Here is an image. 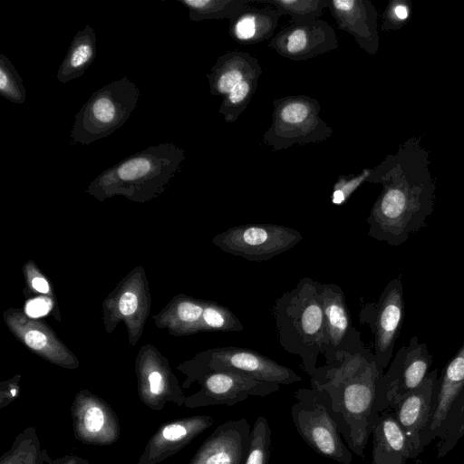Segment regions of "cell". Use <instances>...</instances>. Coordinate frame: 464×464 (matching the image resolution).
I'll list each match as a JSON object with an SVG mask.
<instances>
[{
  "label": "cell",
  "instance_id": "1",
  "mask_svg": "<svg viewBox=\"0 0 464 464\" xmlns=\"http://www.w3.org/2000/svg\"><path fill=\"white\" fill-rule=\"evenodd\" d=\"M381 373L374 353L354 329L333 362L318 366L311 388L325 393L349 450L362 457L377 414V382Z\"/></svg>",
  "mask_w": 464,
  "mask_h": 464
},
{
  "label": "cell",
  "instance_id": "2",
  "mask_svg": "<svg viewBox=\"0 0 464 464\" xmlns=\"http://www.w3.org/2000/svg\"><path fill=\"white\" fill-rule=\"evenodd\" d=\"M273 315L280 346L301 359L303 370L311 378L318 367V356H324L328 350L320 282L300 279L276 299Z\"/></svg>",
  "mask_w": 464,
  "mask_h": 464
},
{
  "label": "cell",
  "instance_id": "3",
  "mask_svg": "<svg viewBox=\"0 0 464 464\" xmlns=\"http://www.w3.org/2000/svg\"><path fill=\"white\" fill-rule=\"evenodd\" d=\"M185 150L169 142L152 145L106 169L89 186L97 196L146 197L160 192L180 170Z\"/></svg>",
  "mask_w": 464,
  "mask_h": 464
},
{
  "label": "cell",
  "instance_id": "4",
  "mask_svg": "<svg viewBox=\"0 0 464 464\" xmlns=\"http://www.w3.org/2000/svg\"><path fill=\"white\" fill-rule=\"evenodd\" d=\"M139 97V88L126 76L97 90L75 115L72 141L89 145L111 135L130 117Z\"/></svg>",
  "mask_w": 464,
  "mask_h": 464
},
{
  "label": "cell",
  "instance_id": "5",
  "mask_svg": "<svg viewBox=\"0 0 464 464\" xmlns=\"http://www.w3.org/2000/svg\"><path fill=\"white\" fill-rule=\"evenodd\" d=\"M272 121L263 142L272 151L294 145L319 143L331 138L333 129L321 117L319 102L307 95H288L273 102Z\"/></svg>",
  "mask_w": 464,
  "mask_h": 464
},
{
  "label": "cell",
  "instance_id": "6",
  "mask_svg": "<svg viewBox=\"0 0 464 464\" xmlns=\"http://www.w3.org/2000/svg\"><path fill=\"white\" fill-rule=\"evenodd\" d=\"M429 197L413 194L401 186H389L374 203L366 221L368 236L391 246L403 244L425 227L431 213Z\"/></svg>",
  "mask_w": 464,
  "mask_h": 464
},
{
  "label": "cell",
  "instance_id": "7",
  "mask_svg": "<svg viewBox=\"0 0 464 464\" xmlns=\"http://www.w3.org/2000/svg\"><path fill=\"white\" fill-rule=\"evenodd\" d=\"M292 420L303 440L318 455L339 464H352L353 454L339 430L325 393L314 388L295 392Z\"/></svg>",
  "mask_w": 464,
  "mask_h": 464
},
{
  "label": "cell",
  "instance_id": "8",
  "mask_svg": "<svg viewBox=\"0 0 464 464\" xmlns=\"http://www.w3.org/2000/svg\"><path fill=\"white\" fill-rule=\"evenodd\" d=\"M262 74L258 59L234 50L220 55L207 79L210 93L221 96L218 112L227 123L237 121L252 100Z\"/></svg>",
  "mask_w": 464,
  "mask_h": 464
},
{
  "label": "cell",
  "instance_id": "9",
  "mask_svg": "<svg viewBox=\"0 0 464 464\" xmlns=\"http://www.w3.org/2000/svg\"><path fill=\"white\" fill-rule=\"evenodd\" d=\"M303 239L295 228L269 223H250L228 227L213 243L222 251L248 261L269 260Z\"/></svg>",
  "mask_w": 464,
  "mask_h": 464
},
{
  "label": "cell",
  "instance_id": "10",
  "mask_svg": "<svg viewBox=\"0 0 464 464\" xmlns=\"http://www.w3.org/2000/svg\"><path fill=\"white\" fill-rule=\"evenodd\" d=\"M433 358L428 346L417 336L396 353L388 371L380 375L376 388V412L390 410L403 396L416 389L429 373Z\"/></svg>",
  "mask_w": 464,
  "mask_h": 464
},
{
  "label": "cell",
  "instance_id": "11",
  "mask_svg": "<svg viewBox=\"0 0 464 464\" xmlns=\"http://www.w3.org/2000/svg\"><path fill=\"white\" fill-rule=\"evenodd\" d=\"M361 324H368L373 335L374 355L381 373L388 366L404 316L401 276L391 280L376 302L365 303L359 313Z\"/></svg>",
  "mask_w": 464,
  "mask_h": 464
},
{
  "label": "cell",
  "instance_id": "12",
  "mask_svg": "<svg viewBox=\"0 0 464 464\" xmlns=\"http://www.w3.org/2000/svg\"><path fill=\"white\" fill-rule=\"evenodd\" d=\"M218 371L239 372L278 385H290L302 381V377L295 372L275 360L256 351L235 346L206 352L194 373L196 377L201 378L208 372Z\"/></svg>",
  "mask_w": 464,
  "mask_h": 464
},
{
  "label": "cell",
  "instance_id": "13",
  "mask_svg": "<svg viewBox=\"0 0 464 464\" xmlns=\"http://www.w3.org/2000/svg\"><path fill=\"white\" fill-rule=\"evenodd\" d=\"M201 389L186 398L188 408L226 405L234 406L249 396L265 397L277 392L280 385L256 380L243 373L218 371L200 378Z\"/></svg>",
  "mask_w": 464,
  "mask_h": 464
},
{
  "label": "cell",
  "instance_id": "14",
  "mask_svg": "<svg viewBox=\"0 0 464 464\" xmlns=\"http://www.w3.org/2000/svg\"><path fill=\"white\" fill-rule=\"evenodd\" d=\"M268 46L284 58L300 62L335 50L339 42L333 26L318 19L283 27L269 41Z\"/></svg>",
  "mask_w": 464,
  "mask_h": 464
},
{
  "label": "cell",
  "instance_id": "15",
  "mask_svg": "<svg viewBox=\"0 0 464 464\" xmlns=\"http://www.w3.org/2000/svg\"><path fill=\"white\" fill-rule=\"evenodd\" d=\"M71 410L77 440L92 445H111L118 440V418L102 399L89 393H78Z\"/></svg>",
  "mask_w": 464,
  "mask_h": 464
},
{
  "label": "cell",
  "instance_id": "16",
  "mask_svg": "<svg viewBox=\"0 0 464 464\" xmlns=\"http://www.w3.org/2000/svg\"><path fill=\"white\" fill-rule=\"evenodd\" d=\"M251 429L245 418L226 420L204 440L188 464H245Z\"/></svg>",
  "mask_w": 464,
  "mask_h": 464
},
{
  "label": "cell",
  "instance_id": "17",
  "mask_svg": "<svg viewBox=\"0 0 464 464\" xmlns=\"http://www.w3.org/2000/svg\"><path fill=\"white\" fill-rule=\"evenodd\" d=\"M437 381L438 370L429 372L416 389L403 396L389 410L393 412L417 455L423 450L420 435L431 418Z\"/></svg>",
  "mask_w": 464,
  "mask_h": 464
},
{
  "label": "cell",
  "instance_id": "18",
  "mask_svg": "<svg viewBox=\"0 0 464 464\" xmlns=\"http://www.w3.org/2000/svg\"><path fill=\"white\" fill-rule=\"evenodd\" d=\"M215 422L208 415H195L160 426L151 436L138 464H157L189 444Z\"/></svg>",
  "mask_w": 464,
  "mask_h": 464
},
{
  "label": "cell",
  "instance_id": "19",
  "mask_svg": "<svg viewBox=\"0 0 464 464\" xmlns=\"http://www.w3.org/2000/svg\"><path fill=\"white\" fill-rule=\"evenodd\" d=\"M464 388V343L437 381L430 423L420 435L421 447L438 437L451 407Z\"/></svg>",
  "mask_w": 464,
  "mask_h": 464
},
{
  "label": "cell",
  "instance_id": "20",
  "mask_svg": "<svg viewBox=\"0 0 464 464\" xmlns=\"http://www.w3.org/2000/svg\"><path fill=\"white\" fill-rule=\"evenodd\" d=\"M371 435V464H406L409 459L418 456L392 411L376 414Z\"/></svg>",
  "mask_w": 464,
  "mask_h": 464
},
{
  "label": "cell",
  "instance_id": "21",
  "mask_svg": "<svg viewBox=\"0 0 464 464\" xmlns=\"http://www.w3.org/2000/svg\"><path fill=\"white\" fill-rule=\"evenodd\" d=\"M320 296L324 316L328 350L325 362L334 361L355 329L342 288L336 284L320 283Z\"/></svg>",
  "mask_w": 464,
  "mask_h": 464
},
{
  "label": "cell",
  "instance_id": "22",
  "mask_svg": "<svg viewBox=\"0 0 464 464\" xmlns=\"http://www.w3.org/2000/svg\"><path fill=\"white\" fill-rule=\"evenodd\" d=\"M328 9L339 29L353 36L359 46L366 52H375V14L369 1L330 0Z\"/></svg>",
  "mask_w": 464,
  "mask_h": 464
},
{
  "label": "cell",
  "instance_id": "23",
  "mask_svg": "<svg viewBox=\"0 0 464 464\" xmlns=\"http://www.w3.org/2000/svg\"><path fill=\"white\" fill-rule=\"evenodd\" d=\"M280 15L270 6L246 5L229 20V36L240 44H256L272 39L279 26Z\"/></svg>",
  "mask_w": 464,
  "mask_h": 464
},
{
  "label": "cell",
  "instance_id": "24",
  "mask_svg": "<svg viewBox=\"0 0 464 464\" xmlns=\"http://www.w3.org/2000/svg\"><path fill=\"white\" fill-rule=\"evenodd\" d=\"M96 34L87 24L73 36L57 71V80L66 83L82 76L96 57Z\"/></svg>",
  "mask_w": 464,
  "mask_h": 464
},
{
  "label": "cell",
  "instance_id": "25",
  "mask_svg": "<svg viewBox=\"0 0 464 464\" xmlns=\"http://www.w3.org/2000/svg\"><path fill=\"white\" fill-rule=\"evenodd\" d=\"M188 10L192 22L232 19L253 0H178Z\"/></svg>",
  "mask_w": 464,
  "mask_h": 464
},
{
  "label": "cell",
  "instance_id": "26",
  "mask_svg": "<svg viewBox=\"0 0 464 464\" xmlns=\"http://www.w3.org/2000/svg\"><path fill=\"white\" fill-rule=\"evenodd\" d=\"M274 7L280 16L289 15L291 24H298L318 20L330 0H253Z\"/></svg>",
  "mask_w": 464,
  "mask_h": 464
},
{
  "label": "cell",
  "instance_id": "27",
  "mask_svg": "<svg viewBox=\"0 0 464 464\" xmlns=\"http://www.w3.org/2000/svg\"><path fill=\"white\" fill-rule=\"evenodd\" d=\"M458 400L460 407H459L458 401H455L438 435L440 438L438 445L439 458L443 457L450 450L464 433V388Z\"/></svg>",
  "mask_w": 464,
  "mask_h": 464
},
{
  "label": "cell",
  "instance_id": "28",
  "mask_svg": "<svg viewBox=\"0 0 464 464\" xmlns=\"http://www.w3.org/2000/svg\"><path fill=\"white\" fill-rule=\"evenodd\" d=\"M272 430L264 416L256 419L251 429L250 447L245 464H269Z\"/></svg>",
  "mask_w": 464,
  "mask_h": 464
},
{
  "label": "cell",
  "instance_id": "29",
  "mask_svg": "<svg viewBox=\"0 0 464 464\" xmlns=\"http://www.w3.org/2000/svg\"><path fill=\"white\" fill-rule=\"evenodd\" d=\"M201 326L205 330L241 332L244 326L237 316L227 307L217 303H206Z\"/></svg>",
  "mask_w": 464,
  "mask_h": 464
},
{
  "label": "cell",
  "instance_id": "30",
  "mask_svg": "<svg viewBox=\"0 0 464 464\" xmlns=\"http://www.w3.org/2000/svg\"><path fill=\"white\" fill-rule=\"evenodd\" d=\"M0 95L17 104H23L26 99L23 79L4 53L0 54Z\"/></svg>",
  "mask_w": 464,
  "mask_h": 464
},
{
  "label": "cell",
  "instance_id": "31",
  "mask_svg": "<svg viewBox=\"0 0 464 464\" xmlns=\"http://www.w3.org/2000/svg\"><path fill=\"white\" fill-rule=\"evenodd\" d=\"M39 443L34 430L27 429L16 438L12 449L0 464H37Z\"/></svg>",
  "mask_w": 464,
  "mask_h": 464
},
{
  "label": "cell",
  "instance_id": "32",
  "mask_svg": "<svg viewBox=\"0 0 464 464\" xmlns=\"http://www.w3.org/2000/svg\"><path fill=\"white\" fill-rule=\"evenodd\" d=\"M371 175V171L364 169L357 176H341L333 188L332 203L342 205L346 202L350 196Z\"/></svg>",
  "mask_w": 464,
  "mask_h": 464
},
{
  "label": "cell",
  "instance_id": "33",
  "mask_svg": "<svg viewBox=\"0 0 464 464\" xmlns=\"http://www.w3.org/2000/svg\"><path fill=\"white\" fill-rule=\"evenodd\" d=\"M205 303L182 301L177 308L178 317L181 322L189 325H201Z\"/></svg>",
  "mask_w": 464,
  "mask_h": 464
},
{
  "label": "cell",
  "instance_id": "34",
  "mask_svg": "<svg viewBox=\"0 0 464 464\" xmlns=\"http://www.w3.org/2000/svg\"><path fill=\"white\" fill-rule=\"evenodd\" d=\"M51 309V303L45 298H36L31 300L27 304L25 311L32 317L44 315Z\"/></svg>",
  "mask_w": 464,
  "mask_h": 464
},
{
  "label": "cell",
  "instance_id": "35",
  "mask_svg": "<svg viewBox=\"0 0 464 464\" xmlns=\"http://www.w3.org/2000/svg\"><path fill=\"white\" fill-rule=\"evenodd\" d=\"M26 344L34 350L41 351L47 344L46 336L38 330H30L24 334Z\"/></svg>",
  "mask_w": 464,
  "mask_h": 464
},
{
  "label": "cell",
  "instance_id": "36",
  "mask_svg": "<svg viewBox=\"0 0 464 464\" xmlns=\"http://www.w3.org/2000/svg\"><path fill=\"white\" fill-rule=\"evenodd\" d=\"M138 307V298L130 292L123 294L119 302V309L124 315L132 314Z\"/></svg>",
  "mask_w": 464,
  "mask_h": 464
},
{
  "label": "cell",
  "instance_id": "37",
  "mask_svg": "<svg viewBox=\"0 0 464 464\" xmlns=\"http://www.w3.org/2000/svg\"><path fill=\"white\" fill-rule=\"evenodd\" d=\"M32 285L33 287L43 294L49 292V285L45 279L42 277H34L32 280Z\"/></svg>",
  "mask_w": 464,
  "mask_h": 464
},
{
  "label": "cell",
  "instance_id": "38",
  "mask_svg": "<svg viewBox=\"0 0 464 464\" xmlns=\"http://www.w3.org/2000/svg\"><path fill=\"white\" fill-rule=\"evenodd\" d=\"M394 14L399 19H405L408 16V9L406 6L399 5L394 8Z\"/></svg>",
  "mask_w": 464,
  "mask_h": 464
},
{
  "label": "cell",
  "instance_id": "39",
  "mask_svg": "<svg viewBox=\"0 0 464 464\" xmlns=\"http://www.w3.org/2000/svg\"><path fill=\"white\" fill-rule=\"evenodd\" d=\"M61 464H82L81 459L75 458L67 459L64 462Z\"/></svg>",
  "mask_w": 464,
  "mask_h": 464
},
{
  "label": "cell",
  "instance_id": "40",
  "mask_svg": "<svg viewBox=\"0 0 464 464\" xmlns=\"http://www.w3.org/2000/svg\"><path fill=\"white\" fill-rule=\"evenodd\" d=\"M462 464H464V463H462Z\"/></svg>",
  "mask_w": 464,
  "mask_h": 464
}]
</instances>
